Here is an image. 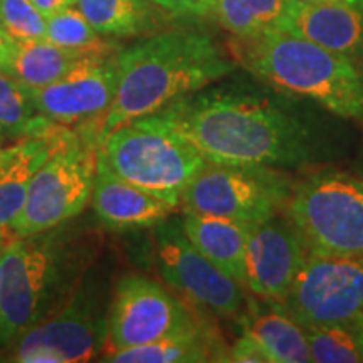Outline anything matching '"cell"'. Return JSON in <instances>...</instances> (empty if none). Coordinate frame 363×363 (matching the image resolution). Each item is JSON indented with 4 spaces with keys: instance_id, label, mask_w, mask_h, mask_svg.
Returning <instances> with one entry per match:
<instances>
[{
    "instance_id": "2",
    "label": "cell",
    "mask_w": 363,
    "mask_h": 363,
    "mask_svg": "<svg viewBox=\"0 0 363 363\" xmlns=\"http://www.w3.org/2000/svg\"><path fill=\"white\" fill-rule=\"evenodd\" d=\"M118 88L98 133V147L118 126L155 115L177 99L224 79L235 62L214 39L192 30H167L121 49Z\"/></svg>"
},
{
    "instance_id": "37",
    "label": "cell",
    "mask_w": 363,
    "mask_h": 363,
    "mask_svg": "<svg viewBox=\"0 0 363 363\" xmlns=\"http://www.w3.org/2000/svg\"><path fill=\"white\" fill-rule=\"evenodd\" d=\"M299 2H310V4H315V2H326V0H299Z\"/></svg>"
},
{
    "instance_id": "19",
    "label": "cell",
    "mask_w": 363,
    "mask_h": 363,
    "mask_svg": "<svg viewBox=\"0 0 363 363\" xmlns=\"http://www.w3.org/2000/svg\"><path fill=\"white\" fill-rule=\"evenodd\" d=\"M71 128L52 125L45 133L24 140L21 152L0 174V225H11L24 206L30 180L39 167L66 138Z\"/></svg>"
},
{
    "instance_id": "15",
    "label": "cell",
    "mask_w": 363,
    "mask_h": 363,
    "mask_svg": "<svg viewBox=\"0 0 363 363\" xmlns=\"http://www.w3.org/2000/svg\"><path fill=\"white\" fill-rule=\"evenodd\" d=\"M279 30L363 61V0H293Z\"/></svg>"
},
{
    "instance_id": "31",
    "label": "cell",
    "mask_w": 363,
    "mask_h": 363,
    "mask_svg": "<svg viewBox=\"0 0 363 363\" xmlns=\"http://www.w3.org/2000/svg\"><path fill=\"white\" fill-rule=\"evenodd\" d=\"M45 17L65 11L67 7L74 6V0H30Z\"/></svg>"
},
{
    "instance_id": "9",
    "label": "cell",
    "mask_w": 363,
    "mask_h": 363,
    "mask_svg": "<svg viewBox=\"0 0 363 363\" xmlns=\"http://www.w3.org/2000/svg\"><path fill=\"white\" fill-rule=\"evenodd\" d=\"M278 305L303 328L352 323L363 311V254H308Z\"/></svg>"
},
{
    "instance_id": "30",
    "label": "cell",
    "mask_w": 363,
    "mask_h": 363,
    "mask_svg": "<svg viewBox=\"0 0 363 363\" xmlns=\"http://www.w3.org/2000/svg\"><path fill=\"white\" fill-rule=\"evenodd\" d=\"M227 362L234 363H271L269 357L262 350L259 343L254 340L251 335L244 331L240 337L235 340L229 352H227Z\"/></svg>"
},
{
    "instance_id": "35",
    "label": "cell",
    "mask_w": 363,
    "mask_h": 363,
    "mask_svg": "<svg viewBox=\"0 0 363 363\" xmlns=\"http://www.w3.org/2000/svg\"><path fill=\"white\" fill-rule=\"evenodd\" d=\"M353 330H355L358 348H360V353L363 357V311L355 318V320H353Z\"/></svg>"
},
{
    "instance_id": "25",
    "label": "cell",
    "mask_w": 363,
    "mask_h": 363,
    "mask_svg": "<svg viewBox=\"0 0 363 363\" xmlns=\"http://www.w3.org/2000/svg\"><path fill=\"white\" fill-rule=\"evenodd\" d=\"M311 362L318 363H360L363 357L358 348L352 323L323 325L305 328Z\"/></svg>"
},
{
    "instance_id": "36",
    "label": "cell",
    "mask_w": 363,
    "mask_h": 363,
    "mask_svg": "<svg viewBox=\"0 0 363 363\" xmlns=\"http://www.w3.org/2000/svg\"><path fill=\"white\" fill-rule=\"evenodd\" d=\"M4 252H6V251H4ZM4 252L0 254V291H2V279H4V262H2Z\"/></svg>"
},
{
    "instance_id": "13",
    "label": "cell",
    "mask_w": 363,
    "mask_h": 363,
    "mask_svg": "<svg viewBox=\"0 0 363 363\" xmlns=\"http://www.w3.org/2000/svg\"><path fill=\"white\" fill-rule=\"evenodd\" d=\"M116 54H91L40 89H33L39 115L62 126H79L96 140L116 96Z\"/></svg>"
},
{
    "instance_id": "11",
    "label": "cell",
    "mask_w": 363,
    "mask_h": 363,
    "mask_svg": "<svg viewBox=\"0 0 363 363\" xmlns=\"http://www.w3.org/2000/svg\"><path fill=\"white\" fill-rule=\"evenodd\" d=\"M108 313L94 299L76 293L65 306L27 328L11 347V362L83 363L106 345Z\"/></svg>"
},
{
    "instance_id": "5",
    "label": "cell",
    "mask_w": 363,
    "mask_h": 363,
    "mask_svg": "<svg viewBox=\"0 0 363 363\" xmlns=\"http://www.w3.org/2000/svg\"><path fill=\"white\" fill-rule=\"evenodd\" d=\"M98 153L113 174L174 211L207 162L158 115L118 126L103 140Z\"/></svg>"
},
{
    "instance_id": "24",
    "label": "cell",
    "mask_w": 363,
    "mask_h": 363,
    "mask_svg": "<svg viewBox=\"0 0 363 363\" xmlns=\"http://www.w3.org/2000/svg\"><path fill=\"white\" fill-rule=\"evenodd\" d=\"M44 38L74 51L91 54H116L121 51L113 43L104 40V35L99 34L74 6L48 17Z\"/></svg>"
},
{
    "instance_id": "26",
    "label": "cell",
    "mask_w": 363,
    "mask_h": 363,
    "mask_svg": "<svg viewBox=\"0 0 363 363\" xmlns=\"http://www.w3.org/2000/svg\"><path fill=\"white\" fill-rule=\"evenodd\" d=\"M48 17L30 0H0V29L13 40L40 39Z\"/></svg>"
},
{
    "instance_id": "32",
    "label": "cell",
    "mask_w": 363,
    "mask_h": 363,
    "mask_svg": "<svg viewBox=\"0 0 363 363\" xmlns=\"http://www.w3.org/2000/svg\"><path fill=\"white\" fill-rule=\"evenodd\" d=\"M24 140H19V142H16V143L0 145V174L7 169L9 163H11L13 158H16L17 153L21 152L22 145H24Z\"/></svg>"
},
{
    "instance_id": "1",
    "label": "cell",
    "mask_w": 363,
    "mask_h": 363,
    "mask_svg": "<svg viewBox=\"0 0 363 363\" xmlns=\"http://www.w3.org/2000/svg\"><path fill=\"white\" fill-rule=\"evenodd\" d=\"M155 115L207 162L220 165L299 169L323 155L316 125L276 89L203 88Z\"/></svg>"
},
{
    "instance_id": "7",
    "label": "cell",
    "mask_w": 363,
    "mask_h": 363,
    "mask_svg": "<svg viewBox=\"0 0 363 363\" xmlns=\"http://www.w3.org/2000/svg\"><path fill=\"white\" fill-rule=\"evenodd\" d=\"M98 143L84 131H69L30 180L24 206L11 229L16 238L67 224L91 202Z\"/></svg>"
},
{
    "instance_id": "17",
    "label": "cell",
    "mask_w": 363,
    "mask_h": 363,
    "mask_svg": "<svg viewBox=\"0 0 363 363\" xmlns=\"http://www.w3.org/2000/svg\"><path fill=\"white\" fill-rule=\"evenodd\" d=\"M182 227L190 242L246 289V247L254 224L184 212Z\"/></svg>"
},
{
    "instance_id": "18",
    "label": "cell",
    "mask_w": 363,
    "mask_h": 363,
    "mask_svg": "<svg viewBox=\"0 0 363 363\" xmlns=\"http://www.w3.org/2000/svg\"><path fill=\"white\" fill-rule=\"evenodd\" d=\"M251 303L244 331L261 345L271 363L311 362L306 331L278 303Z\"/></svg>"
},
{
    "instance_id": "34",
    "label": "cell",
    "mask_w": 363,
    "mask_h": 363,
    "mask_svg": "<svg viewBox=\"0 0 363 363\" xmlns=\"http://www.w3.org/2000/svg\"><path fill=\"white\" fill-rule=\"evenodd\" d=\"M13 238H16V235H13L11 227L0 225V254L6 251L7 246L12 242Z\"/></svg>"
},
{
    "instance_id": "6",
    "label": "cell",
    "mask_w": 363,
    "mask_h": 363,
    "mask_svg": "<svg viewBox=\"0 0 363 363\" xmlns=\"http://www.w3.org/2000/svg\"><path fill=\"white\" fill-rule=\"evenodd\" d=\"M284 214L313 254H363V180L318 172L294 182Z\"/></svg>"
},
{
    "instance_id": "4",
    "label": "cell",
    "mask_w": 363,
    "mask_h": 363,
    "mask_svg": "<svg viewBox=\"0 0 363 363\" xmlns=\"http://www.w3.org/2000/svg\"><path fill=\"white\" fill-rule=\"evenodd\" d=\"M2 262L0 347H9L27 328L52 315L78 293L81 266L66 224L13 238Z\"/></svg>"
},
{
    "instance_id": "10",
    "label": "cell",
    "mask_w": 363,
    "mask_h": 363,
    "mask_svg": "<svg viewBox=\"0 0 363 363\" xmlns=\"http://www.w3.org/2000/svg\"><path fill=\"white\" fill-rule=\"evenodd\" d=\"M174 293L140 274L116 283L108 310L106 353L150 345L197 323Z\"/></svg>"
},
{
    "instance_id": "27",
    "label": "cell",
    "mask_w": 363,
    "mask_h": 363,
    "mask_svg": "<svg viewBox=\"0 0 363 363\" xmlns=\"http://www.w3.org/2000/svg\"><path fill=\"white\" fill-rule=\"evenodd\" d=\"M212 13L217 22L234 38H252L262 33L251 0H216Z\"/></svg>"
},
{
    "instance_id": "28",
    "label": "cell",
    "mask_w": 363,
    "mask_h": 363,
    "mask_svg": "<svg viewBox=\"0 0 363 363\" xmlns=\"http://www.w3.org/2000/svg\"><path fill=\"white\" fill-rule=\"evenodd\" d=\"M256 19L264 30H279L291 9L293 0H251Z\"/></svg>"
},
{
    "instance_id": "29",
    "label": "cell",
    "mask_w": 363,
    "mask_h": 363,
    "mask_svg": "<svg viewBox=\"0 0 363 363\" xmlns=\"http://www.w3.org/2000/svg\"><path fill=\"white\" fill-rule=\"evenodd\" d=\"M153 6L177 17H206L216 0H150Z\"/></svg>"
},
{
    "instance_id": "8",
    "label": "cell",
    "mask_w": 363,
    "mask_h": 363,
    "mask_svg": "<svg viewBox=\"0 0 363 363\" xmlns=\"http://www.w3.org/2000/svg\"><path fill=\"white\" fill-rule=\"evenodd\" d=\"M293 185L291 177L279 169L206 162L185 189L180 207L256 225L284 211Z\"/></svg>"
},
{
    "instance_id": "16",
    "label": "cell",
    "mask_w": 363,
    "mask_h": 363,
    "mask_svg": "<svg viewBox=\"0 0 363 363\" xmlns=\"http://www.w3.org/2000/svg\"><path fill=\"white\" fill-rule=\"evenodd\" d=\"M91 206L98 220L113 233L155 229L174 212V208L160 199L113 174L99 153Z\"/></svg>"
},
{
    "instance_id": "3",
    "label": "cell",
    "mask_w": 363,
    "mask_h": 363,
    "mask_svg": "<svg viewBox=\"0 0 363 363\" xmlns=\"http://www.w3.org/2000/svg\"><path fill=\"white\" fill-rule=\"evenodd\" d=\"M234 59L272 89L363 125V61L286 30L234 38Z\"/></svg>"
},
{
    "instance_id": "14",
    "label": "cell",
    "mask_w": 363,
    "mask_h": 363,
    "mask_svg": "<svg viewBox=\"0 0 363 363\" xmlns=\"http://www.w3.org/2000/svg\"><path fill=\"white\" fill-rule=\"evenodd\" d=\"M310 249L288 217L252 225L246 247V289L264 301L281 303L305 264Z\"/></svg>"
},
{
    "instance_id": "21",
    "label": "cell",
    "mask_w": 363,
    "mask_h": 363,
    "mask_svg": "<svg viewBox=\"0 0 363 363\" xmlns=\"http://www.w3.org/2000/svg\"><path fill=\"white\" fill-rule=\"evenodd\" d=\"M86 56L91 52L61 48L45 38L13 40L2 71L29 89H40L66 76Z\"/></svg>"
},
{
    "instance_id": "12",
    "label": "cell",
    "mask_w": 363,
    "mask_h": 363,
    "mask_svg": "<svg viewBox=\"0 0 363 363\" xmlns=\"http://www.w3.org/2000/svg\"><path fill=\"white\" fill-rule=\"evenodd\" d=\"M155 259L163 281L194 305L217 316H235L244 305V286L208 261L184 233L180 219L155 227Z\"/></svg>"
},
{
    "instance_id": "23",
    "label": "cell",
    "mask_w": 363,
    "mask_h": 363,
    "mask_svg": "<svg viewBox=\"0 0 363 363\" xmlns=\"http://www.w3.org/2000/svg\"><path fill=\"white\" fill-rule=\"evenodd\" d=\"M52 125L39 115L33 89L0 71V145L45 133Z\"/></svg>"
},
{
    "instance_id": "33",
    "label": "cell",
    "mask_w": 363,
    "mask_h": 363,
    "mask_svg": "<svg viewBox=\"0 0 363 363\" xmlns=\"http://www.w3.org/2000/svg\"><path fill=\"white\" fill-rule=\"evenodd\" d=\"M12 48H13V39L0 29V71H2L4 66H6L7 59L11 56Z\"/></svg>"
},
{
    "instance_id": "22",
    "label": "cell",
    "mask_w": 363,
    "mask_h": 363,
    "mask_svg": "<svg viewBox=\"0 0 363 363\" xmlns=\"http://www.w3.org/2000/svg\"><path fill=\"white\" fill-rule=\"evenodd\" d=\"M74 7L104 38H133L157 24L150 0H74Z\"/></svg>"
},
{
    "instance_id": "20",
    "label": "cell",
    "mask_w": 363,
    "mask_h": 363,
    "mask_svg": "<svg viewBox=\"0 0 363 363\" xmlns=\"http://www.w3.org/2000/svg\"><path fill=\"white\" fill-rule=\"evenodd\" d=\"M220 345L214 343L211 330H206L201 321L189 328L158 340L150 345L135 348H125L104 353V362L115 363H201V362H222Z\"/></svg>"
}]
</instances>
